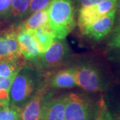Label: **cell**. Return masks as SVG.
Listing matches in <instances>:
<instances>
[{"label": "cell", "instance_id": "12", "mask_svg": "<svg viewBox=\"0 0 120 120\" xmlns=\"http://www.w3.org/2000/svg\"><path fill=\"white\" fill-rule=\"evenodd\" d=\"M50 86L54 88H71L77 86L75 68L64 69L56 73L51 79Z\"/></svg>", "mask_w": 120, "mask_h": 120}, {"label": "cell", "instance_id": "1", "mask_svg": "<svg viewBox=\"0 0 120 120\" xmlns=\"http://www.w3.org/2000/svg\"><path fill=\"white\" fill-rule=\"evenodd\" d=\"M77 86L90 93L106 91L113 84L111 71L99 61L89 59L74 67Z\"/></svg>", "mask_w": 120, "mask_h": 120}, {"label": "cell", "instance_id": "9", "mask_svg": "<svg viewBox=\"0 0 120 120\" xmlns=\"http://www.w3.org/2000/svg\"><path fill=\"white\" fill-rule=\"evenodd\" d=\"M65 95L52 97L46 94L41 103L39 120H64Z\"/></svg>", "mask_w": 120, "mask_h": 120}, {"label": "cell", "instance_id": "10", "mask_svg": "<svg viewBox=\"0 0 120 120\" xmlns=\"http://www.w3.org/2000/svg\"><path fill=\"white\" fill-rule=\"evenodd\" d=\"M17 40L21 54L26 60L33 62L39 61L41 53L33 30L17 31Z\"/></svg>", "mask_w": 120, "mask_h": 120}, {"label": "cell", "instance_id": "19", "mask_svg": "<svg viewBox=\"0 0 120 120\" xmlns=\"http://www.w3.org/2000/svg\"><path fill=\"white\" fill-rule=\"evenodd\" d=\"M13 79L0 77V105L9 104V91Z\"/></svg>", "mask_w": 120, "mask_h": 120}, {"label": "cell", "instance_id": "14", "mask_svg": "<svg viewBox=\"0 0 120 120\" xmlns=\"http://www.w3.org/2000/svg\"><path fill=\"white\" fill-rule=\"evenodd\" d=\"M47 9L38 11L30 15L19 26L17 31L35 30L41 26L49 24Z\"/></svg>", "mask_w": 120, "mask_h": 120}, {"label": "cell", "instance_id": "8", "mask_svg": "<svg viewBox=\"0 0 120 120\" xmlns=\"http://www.w3.org/2000/svg\"><path fill=\"white\" fill-rule=\"evenodd\" d=\"M22 57L17 30H9L0 32V62L15 61Z\"/></svg>", "mask_w": 120, "mask_h": 120}, {"label": "cell", "instance_id": "7", "mask_svg": "<svg viewBox=\"0 0 120 120\" xmlns=\"http://www.w3.org/2000/svg\"><path fill=\"white\" fill-rule=\"evenodd\" d=\"M70 52V48L65 39L56 38L52 45L41 53L39 61L44 69L56 68L64 61Z\"/></svg>", "mask_w": 120, "mask_h": 120}, {"label": "cell", "instance_id": "13", "mask_svg": "<svg viewBox=\"0 0 120 120\" xmlns=\"http://www.w3.org/2000/svg\"><path fill=\"white\" fill-rule=\"evenodd\" d=\"M33 33L38 43L40 53L45 52L56 39L55 34L49 24L33 30Z\"/></svg>", "mask_w": 120, "mask_h": 120}, {"label": "cell", "instance_id": "16", "mask_svg": "<svg viewBox=\"0 0 120 120\" xmlns=\"http://www.w3.org/2000/svg\"><path fill=\"white\" fill-rule=\"evenodd\" d=\"M31 0H11L10 17L19 20L26 17Z\"/></svg>", "mask_w": 120, "mask_h": 120}, {"label": "cell", "instance_id": "18", "mask_svg": "<svg viewBox=\"0 0 120 120\" xmlns=\"http://www.w3.org/2000/svg\"><path fill=\"white\" fill-rule=\"evenodd\" d=\"M106 57L120 83V47L107 49Z\"/></svg>", "mask_w": 120, "mask_h": 120}, {"label": "cell", "instance_id": "20", "mask_svg": "<svg viewBox=\"0 0 120 120\" xmlns=\"http://www.w3.org/2000/svg\"><path fill=\"white\" fill-rule=\"evenodd\" d=\"M107 49L120 47V24L115 26L106 39Z\"/></svg>", "mask_w": 120, "mask_h": 120}, {"label": "cell", "instance_id": "5", "mask_svg": "<svg viewBox=\"0 0 120 120\" xmlns=\"http://www.w3.org/2000/svg\"><path fill=\"white\" fill-rule=\"evenodd\" d=\"M116 14L115 8L96 22L86 26L82 30L83 35L95 42H99L103 39H105L113 29Z\"/></svg>", "mask_w": 120, "mask_h": 120}, {"label": "cell", "instance_id": "17", "mask_svg": "<svg viewBox=\"0 0 120 120\" xmlns=\"http://www.w3.org/2000/svg\"><path fill=\"white\" fill-rule=\"evenodd\" d=\"M0 120H21V108L10 103L0 105Z\"/></svg>", "mask_w": 120, "mask_h": 120}, {"label": "cell", "instance_id": "3", "mask_svg": "<svg viewBox=\"0 0 120 120\" xmlns=\"http://www.w3.org/2000/svg\"><path fill=\"white\" fill-rule=\"evenodd\" d=\"M47 11L48 23L56 38L65 39L75 25L71 1L53 0Z\"/></svg>", "mask_w": 120, "mask_h": 120}, {"label": "cell", "instance_id": "11", "mask_svg": "<svg viewBox=\"0 0 120 120\" xmlns=\"http://www.w3.org/2000/svg\"><path fill=\"white\" fill-rule=\"evenodd\" d=\"M46 94V87H40L32 98L21 108V120H39L41 103Z\"/></svg>", "mask_w": 120, "mask_h": 120}, {"label": "cell", "instance_id": "21", "mask_svg": "<svg viewBox=\"0 0 120 120\" xmlns=\"http://www.w3.org/2000/svg\"><path fill=\"white\" fill-rule=\"evenodd\" d=\"M52 1L53 0H31L25 18H27L30 15L38 11L48 9Z\"/></svg>", "mask_w": 120, "mask_h": 120}, {"label": "cell", "instance_id": "24", "mask_svg": "<svg viewBox=\"0 0 120 120\" xmlns=\"http://www.w3.org/2000/svg\"><path fill=\"white\" fill-rule=\"evenodd\" d=\"M107 109L111 114L112 120H120V101H117L115 107L112 109Z\"/></svg>", "mask_w": 120, "mask_h": 120}, {"label": "cell", "instance_id": "6", "mask_svg": "<svg viewBox=\"0 0 120 120\" xmlns=\"http://www.w3.org/2000/svg\"><path fill=\"white\" fill-rule=\"evenodd\" d=\"M117 0H105L98 4L83 7L79 9L77 26L82 31L86 26L96 22L116 8Z\"/></svg>", "mask_w": 120, "mask_h": 120}, {"label": "cell", "instance_id": "26", "mask_svg": "<svg viewBox=\"0 0 120 120\" xmlns=\"http://www.w3.org/2000/svg\"><path fill=\"white\" fill-rule=\"evenodd\" d=\"M116 11V20H115L114 27L120 24V0H117Z\"/></svg>", "mask_w": 120, "mask_h": 120}, {"label": "cell", "instance_id": "4", "mask_svg": "<svg viewBox=\"0 0 120 120\" xmlns=\"http://www.w3.org/2000/svg\"><path fill=\"white\" fill-rule=\"evenodd\" d=\"M101 99L95 102L85 95L75 93L65 95L64 120H95L99 109Z\"/></svg>", "mask_w": 120, "mask_h": 120}, {"label": "cell", "instance_id": "22", "mask_svg": "<svg viewBox=\"0 0 120 120\" xmlns=\"http://www.w3.org/2000/svg\"><path fill=\"white\" fill-rule=\"evenodd\" d=\"M95 120H112L111 114L107 109L104 98H101L98 116Z\"/></svg>", "mask_w": 120, "mask_h": 120}, {"label": "cell", "instance_id": "23", "mask_svg": "<svg viewBox=\"0 0 120 120\" xmlns=\"http://www.w3.org/2000/svg\"><path fill=\"white\" fill-rule=\"evenodd\" d=\"M11 0H0V19L10 17Z\"/></svg>", "mask_w": 120, "mask_h": 120}, {"label": "cell", "instance_id": "2", "mask_svg": "<svg viewBox=\"0 0 120 120\" xmlns=\"http://www.w3.org/2000/svg\"><path fill=\"white\" fill-rule=\"evenodd\" d=\"M41 75L38 70L25 65L13 78L9 91V103L22 108L39 89Z\"/></svg>", "mask_w": 120, "mask_h": 120}, {"label": "cell", "instance_id": "15", "mask_svg": "<svg viewBox=\"0 0 120 120\" xmlns=\"http://www.w3.org/2000/svg\"><path fill=\"white\" fill-rule=\"evenodd\" d=\"M24 57L15 61L0 62V77L14 78L19 70L24 66Z\"/></svg>", "mask_w": 120, "mask_h": 120}, {"label": "cell", "instance_id": "25", "mask_svg": "<svg viewBox=\"0 0 120 120\" xmlns=\"http://www.w3.org/2000/svg\"><path fill=\"white\" fill-rule=\"evenodd\" d=\"M103 1L105 0H77V2L80 6V8H82L83 7H86L95 4H98Z\"/></svg>", "mask_w": 120, "mask_h": 120}]
</instances>
